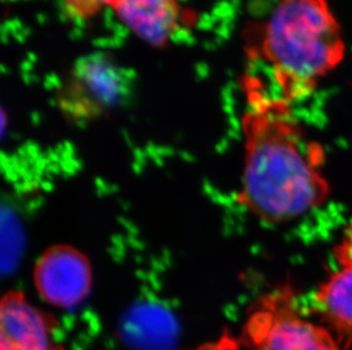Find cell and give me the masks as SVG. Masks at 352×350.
I'll return each instance as SVG.
<instances>
[{"label": "cell", "instance_id": "obj_1", "mask_svg": "<svg viewBox=\"0 0 352 350\" xmlns=\"http://www.w3.org/2000/svg\"><path fill=\"white\" fill-rule=\"evenodd\" d=\"M242 181L237 202L265 224L282 225L331 197L325 149L280 97L256 96L242 119Z\"/></svg>", "mask_w": 352, "mask_h": 350}, {"label": "cell", "instance_id": "obj_2", "mask_svg": "<svg viewBox=\"0 0 352 350\" xmlns=\"http://www.w3.org/2000/svg\"><path fill=\"white\" fill-rule=\"evenodd\" d=\"M261 53L287 103L309 96L344 54L326 0H278L267 19Z\"/></svg>", "mask_w": 352, "mask_h": 350}, {"label": "cell", "instance_id": "obj_3", "mask_svg": "<svg viewBox=\"0 0 352 350\" xmlns=\"http://www.w3.org/2000/svg\"><path fill=\"white\" fill-rule=\"evenodd\" d=\"M137 74L110 54L80 56L54 93L58 112L67 122L86 126L131 102Z\"/></svg>", "mask_w": 352, "mask_h": 350}, {"label": "cell", "instance_id": "obj_4", "mask_svg": "<svg viewBox=\"0 0 352 350\" xmlns=\"http://www.w3.org/2000/svg\"><path fill=\"white\" fill-rule=\"evenodd\" d=\"M239 344L245 350H343L329 329L305 316L289 285L276 288L252 305Z\"/></svg>", "mask_w": 352, "mask_h": 350}, {"label": "cell", "instance_id": "obj_5", "mask_svg": "<svg viewBox=\"0 0 352 350\" xmlns=\"http://www.w3.org/2000/svg\"><path fill=\"white\" fill-rule=\"evenodd\" d=\"M34 282L40 298L57 308H74L91 290L93 270L86 255L69 245L48 248L34 270Z\"/></svg>", "mask_w": 352, "mask_h": 350}, {"label": "cell", "instance_id": "obj_6", "mask_svg": "<svg viewBox=\"0 0 352 350\" xmlns=\"http://www.w3.org/2000/svg\"><path fill=\"white\" fill-rule=\"evenodd\" d=\"M53 316L29 303L21 291L7 292L0 305V350H60L54 344Z\"/></svg>", "mask_w": 352, "mask_h": 350}, {"label": "cell", "instance_id": "obj_7", "mask_svg": "<svg viewBox=\"0 0 352 350\" xmlns=\"http://www.w3.org/2000/svg\"><path fill=\"white\" fill-rule=\"evenodd\" d=\"M311 307L343 349L352 347V268H341L319 284Z\"/></svg>", "mask_w": 352, "mask_h": 350}, {"label": "cell", "instance_id": "obj_8", "mask_svg": "<svg viewBox=\"0 0 352 350\" xmlns=\"http://www.w3.org/2000/svg\"><path fill=\"white\" fill-rule=\"evenodd\" d=\"M111 8L121 22L152 45H162L177 30L178 0H113Z\"/></svg>", "mask_w": 352, "mask_h": 350}, {"label": "cell", "instance_id": "obj_9", "mask_svg": "<svg viewBox=\"0 0 352 350\" xmlns=\"http://www.w3.org/2000/svg\"><path fill=\"white\" fill-rule=\"evenodd\" d=\"M62 3L70 15L87 20L100 13L104 7H110L113 0H62Z\"/></svg>", "mask_w": 352, "mask_h": 350}, {"label": "cell", "instance_id": "obj_10", "mask_svg": "<svg viewBox=\"0 0 352 350\" xmlns=\"http://www.w3.org/2000/svg\"><path fill=\"white\" fill-rule=\"evenodd\" d=\"M334 257L341 268H352V218L334 248Z\"/></svg>", "mask_w": 352, "mask_h": 350}]
</instances>
